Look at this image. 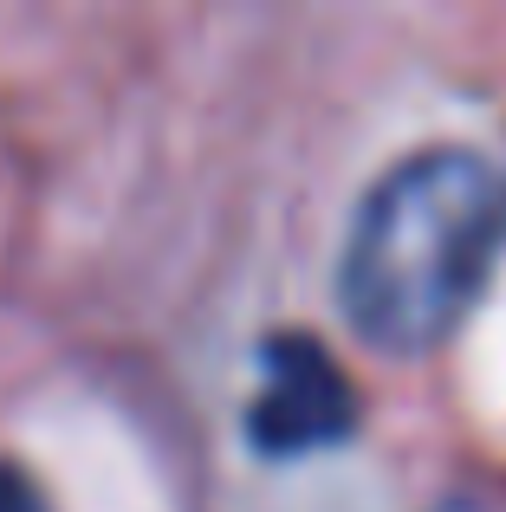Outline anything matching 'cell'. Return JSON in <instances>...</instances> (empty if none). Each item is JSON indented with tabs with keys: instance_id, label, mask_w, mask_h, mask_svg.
Segmentation results:
<instances>
[{
	"instance_id": "1",
	"label": "cell",
	"mask_w": 506,
	"mask_h": 512,
	"mask_svg": "<svg viewBox=\"0 0 506 512\" xmlns=\"http://www.w3.org/2000/svg\"><path fill=\"white\" fill-rule=\"evenodd\" d=\"M506 247V175L474 150L403 156L364 195L338 260V305L370 350L448 344Z\"/></svg>"
},
{
	"instance_id": "2",
	"label": "cell",
	"mask_w": 506,
	"mask_h": 512,
	"mask_svg": "<svg viewBox=\"0 0 506 512\" xmlns=\"http://www.w3.org/2000/svg\"><path fill=\"white\" fill-rule=\"evenodd\" d=\"M357 428V389L331 363V350L305 331H273L260 344V383L247 402V441L266 461L338 448Z\"/></svg>"
},
{
	"instance_id": "3",
	"label": "cell",
	"mask_w": 506,
	"mask_h": 512,
	"mask_svg": "<svg viewBox=\"0 0 506 512\" xmlns=\"http://www.w3.org/2000/svg\"><path fill=\"white\" fill-rule=\"evenodd\" d=\"M0 512H52V500H46V487H39L26 467L0 461Z\"/></svg>"
}]
</instances>
